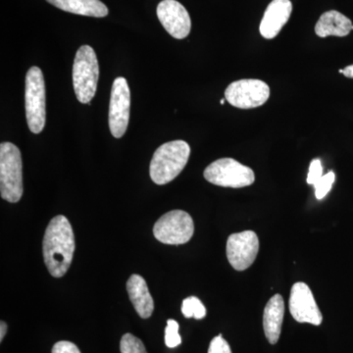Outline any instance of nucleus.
I'll return each instance as SVG.
<instances>
[{"instance_id": "f257e3e1", "label": "nucleus", "mask_w": 353, "mask_h": 353, "mask_svg": "<svg viewBox=\"0 0 353 353\" xmlns=\"http://www.w3.org/2000/svg\"><path fill=\"white\" fill-rule=\"evenodd\" d=\"M75 236L69 220L55 216L46 230L43 243L44 263L50 275L63 277L71 266L75 252Z\"/></svg>"}, {"instance_id": "f03ea898", "label": "nucleus", "mask_w": 353, "mask_h": 353, "mask_svg": "<svg viewBox=\"0 0 353 353\" xmlns=\"http://www.w3.org/2000/svg\"><path fill=\"white\" fill-rule=\"evenodd\" d=\"M190 148L185 141H173L157 148L150 162V178L157 185H166L180 175L189 161Z\"/></svg>"}, {"instance_id": "7ed1b4c3", "label": "nucleus", "mask_w": 353, "mask_h": 353, "mask_svg": "<svg viewBox=\"0 0 353 353\" xmlns=\"http://www.w3.org/2000/svg\"><path fill=\"white\" fill-rule=\"evenodd\" d=\"M22 157L11 143L0 145V192L4 201L16 203L23 196Z\"/></svg>"}, {"instance_id": "20e7f679", "label": "nucleus", "mask_w": 353, "mask_h": 353, "mask_svg": "<svg viewBox=\"0 0 353 353\" xmlns=\"http://www.w3.org/2000/svg\"><path fill=\"white\" fill-rule=\"evenodd\" d=\"M99 66L94 48L83 46L76 53L73 65V85L77 99L88 104L97 92Z\"/></svg>"}, {"instance_id": "39448f33", "label": "nucleus", "mask_w": 353, "mask_h": 353, "mask_svg": "<svg viewBox=\"0 0 353 353\" xmlns=\"http://www.w3.org/2000/svg\"><path fill=\"white\" fill-rule=\"evenodd\" d=\"M26 117L30 131L34 134L43 132L46 126V85L43 72L39 67H32L26 76Z\"/></svg>"}, {"instance_id": "423d86ee", "label": "nucleus", "mask_w": 353, "mask_h": 353, "mask_svg": "<svg viewBox=\"0 0 353 353\" xmlns=\"http://www.w3.org/2000/svg\"><path fill=\"white\" fill-rule=\"evenodd\" d=\"M203 176L213 185L233 189L248 187L255 181L252 169L233 158H221L212 162L206 167Z\"/></svg>"}, {"instance_id": "0eeeda50", "label": "nucleus", "mask_w": 353, "mask_h": 353, "mask_svg": "<svg viewBox=\"0 0 353 353\" xmlns=\"http://www.w3.org/2000/svg\"><path fill=\"white\" fill-rule=\"evenodd\" d=\"M194 233V220L183 210L169 211L153 227L155 239L164 245H183L192 238Z\"/></svg>"}, {"instance_id": "6e6552de", "label": "nucleus", "mask_w": 353, "mask_h": 353, "mask_svg": "<svg viewBox=\"0 0 353 353\" xmlns=\"http://www.w3.org/2000/svg\"><path fill=\"white\" fill-rule=\"evenodd\" d=\"M270 97V88L263 81L243 79L227 88L225 99L234 108L252 109L263 105Z\"/></svg>"}, {"instance_id": "1a4fd4ad", "label": "nucleus", "mask_w": 353, "mask_h": 353, "mask_svg": "<svg viewBox=\"0 0 353 353\" xmlns=\"http://www.w3.org/2000/svg\"><path fill=\"white\" fill-rule=\"evenodd\" d=\"M131 108V92L126 79L114 81L109 103V129L114 138L120 139L127 131Z\"/></svg>"}, {"instance_id": "9d476101", "label": "nucleus", "mask_w": 353, "mask_h": 353, "mask_svg": "<svg viewBox=\"0 0 353 353\" xmlns=\"http://www.w3.org/2000/svg\"><path fill=\"white\" fill-rule=\"evenodd\" d=\"M227 257L234 270L245 271L256 259L259 240L252 231L232 234L227 241Z\"/></svg>"}, {"instance_id": "9b49d317", "label": "nucleus", "mask_w": 353, "mask_h": 353, "mask_svg": "<svg viewBox=\"0 0 353 353\" xmlns=\"http://www.w3.org/2000/svg\"><path fill=\"white\" fill-rule=\"evenodd\" d=\"M290 311L294 319L299 323L319 326L323 316L316 303L310 288L305 283L299 282L292 285L290 296Z\"/></svg>"}, {"instance_id": "f8f14e48", "label": "nucleus", "mask_w": 353, "mask_h": 353, "mask_svg": "<svg viewBox=\"0 0 353 353\" xmlns=\"http://www.w3.org/2000/svg\"><path fill=\"white\" fill-rule=\"evenodd\" d=\"M157 17L174 39L187 38L192 29L189 12L176 0H163L157 6Z\"/></svg>"}, {"instance_id": "ddd939ff", "label": "nucleus", "mask_w": 353, "mask_h": 353, "mask_svg": "<svg viewBox=\"0 0 353 353\" xmlns=\"http://www.w3.org/2000/svg\"><path fill=\"white\" fill-rule=\"evenodd\" d=\"M292 11L290 0H273L267 7L260 24L261 36L267 39L276 38L289 21Z\"/></svg>"}, {"instance_id": "4468645a", "label": "nucleus", "mask_w": 353, "mask_h": 353, "mask_svg": "<svg viewBox=\"0 0 353 353\" xmlns=\"http://www.w3.org/2000/svg\"><path fill=\"white\" fill-rule=\"evenodd\" d=\"M285 314V301L281 294L269 299L264 309L263 328L265 336L271 345L278 343Z\"/></svg>"}, {"instance_id": "2eb2a0df", "label": "nucleus", "mask_w": 353, "mask_h": 353, "mask_svg": "<svg viewBox=\"0 0 353 353\" xmlns=\"http://www.w3.org/2000/svg\"><path fill=\"white\" fill-rule=\"evenodd\" d=\"M127 290L137 313L143 319L150 318L154 310V301L145 279L134 274L128 280Z\"/></svg>"}, {"instance_id": "dca6fc26", "label": "nucleus", "mask_w": 353, "mask_h": 353, "mask_svg": "<svg viewBox=\"0 0 353 353\" xmlns=\"http://www.w3.org/2000/svg\"><path fill=\"white\" fill-rule=\"evenodd\" d=\"M353 30L352 21L338 11L331 10L323 13L315 26V32L320 38L334 36L347 37Z\"/></svg>"}, {"instance_id": "f3484780", "label": "nucleus", "mask_w": 353, "mask_h": 353, "mask_svg": "<svg viewBox=\"0 0 353 353\" xmlns=\"http://www.w3.org/2000/svg\"><path fill=\"white\" fill-rule=\"evenodd\" d=\"M51 6L66 12L88 17L103 18L108 15V8L101 0H46Z\"/></svg>"}, {"instance_id": "a211bd4d", "label": "nucleus", "mask_w": 353, "mask_h": 353, "mask_svg": "<svg viewBox=\"0 0 353 353\" xmlns=\"http://www.w3.org/2000/svg\"><path fill=\"white\" fill-rule=\"evenodd\" d=\"M182 312L185 318L201 320L206 316V308L197 297L190 296L183 299Z\"/></svg>"}, {"instance_id": "6ab92c4d", "label": "nucleus", "mask_w": 353, "mask_h": 353, "mask_svg": "<svg viewBox=\"0 0 353 353\" xmlns=\"http://www.w3.org/2000/svg\"><path fill=\"white\" fill-rule=\"evenodd\" d=\"M121 353H148L145 345L132 334H125L120 341Z\"/></svg>"}, {"instance_id": "aec40b11", "label": "nucleus", "mask_w": 353, "mask_h": 353, "mask_svg": "<svg viewBox=\"0 0 353 353\" xmlns=\"http://www.w3.org/2000/svg\"><path fill=\"white\" fill-rule=\"evenodd\" d=\"M334 180H336V175L333 171L329 172L326 175H323L314 185L316 199L319 201L324 199L333 187Z\"/></svg>"}, {"instance_id": "412c9836", "label": "nucleus", "mask_w": 353, "mask_h": 353, "mask_svg": "<svg viewBox=\"0 0 353 353\" xmlns=\"http://www.w3.org/2000/svg\"><path fill=\"white\" fill-rule=\"evenodd\" d=\"M181 343H182V338L179 334L178 322L173 319L168 320L165 329V343L167 347L174 348L180 345Z\"/></svg>"}, {"instance_id": "4be33fe9", "label": "nucleus", "mask_w": 353, "mask_h": 353, "mask_svg": "<svg viewBox=\"0 0 353 353\" xmlns=\"http://www.w3.org/2000/svg\"><path fill=\"white\" fill-rule=\"evenodd\" d=\"M323 176V167L321 160L316 159L312 160L309 166L308 176H307V183L308 185H314L318 181L321 179Z\"/></svg>"}, {"instance_id": "5701e85b", "label": "nucleus", "mask_w": 353, "mask_h": 353, "mask_svg": "<svg viewBox=\"0 0 353 353\" xmlns=\"http://www.w3.org/2000/svg\"><path fill=\"white\" fill-rule=\"evenodd\" d=\"M208 353H232V350L228 341L219 334L211 341Z\"/></svg>"}, {"instance_id": "b1692460", "label": "nucleus", "mask_w": 353, "mask_h": 353, "mask_svg": "<svg viewBox=\"0 0 353 353\" xmlns=\"http://www.w3.org/2000/svg\"><path fill=\"white\" fill-rule=\"evenodd\" d=\"M52 353H81L80 350L71 341H61L55 343Z\"/></svg>"}, {"instance_id": "393cba45", "label": "nucleus", "mask_w": 353, "mask_h": 353, "mask_svg": "<svg viewBox=\"0 0 353 353\" xmlns=\"http://www.w3.org/2000/svg\"><path fill=\"white\" fill-rule=\"evenodd\" d=\"M7 332V324L6 322L2 321L0 323V341H3Z\"/></svg>"}, {"instance_id": "a878e982", "label": "nucleus", "mask_w": 353, "mask_h": 353, "mask_svg": "<svg viewBox=\"0 0 353 353\" xmlns=\"http://www.w3.org/2000/svg\"><path fill=\"white\" fill-rule=\"evenodd\" d=\"M343 74L347 78L353 79V64L343 69Z\"/></svg>"}, {"instance_id": "bb28decb", "label": "nucleus", "mask_w": 353, "mask_h": 353, "mask_svg": "<svg viewBox=\"0 0 353 353\" xmlns=\"http://www.w3.org/2000/svg\"><path fill=\"white\" fill-rule=\"evenodd\" d=\"M224 103H225V99H221L220 104H222V105H223V104H224Z\"/></svg>"}]
</instances>
